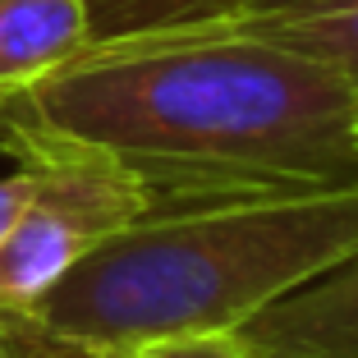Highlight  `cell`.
I'll return each instance as SVG.
<instances>
[{"mask_svg": "<svg viewBox=\"0 0 358 358\" xmlns=\"http://www.w3.org/2000/svg\"><path fill=\"white\" fill-rule=\"evenodd\" d=\"M230 10V0H87L96 37H129V32H157V28H193Z\"/></svg>", "mask_w": 358, "mask_h": 358, "instance_id": "obj_7", "label": "cell"}, {"mask_svg": "<svg viewBox=\"0 0 358 358\" xmlns=\"http://www.w3.org/2000/svg\"><path fill=\"white\" fill-rule=\"evenodd\" d=\"M234 336L262 358H358V253L275 299Z\"/></svg>", "mask_w": 358, "mask_h": 358, "instance_id": "obj_4", "label": "cell"}, {"mask_svg": "<svg viewBox=\"0 0 358 358\" xmlns=\"http://www.w3.org/2000/svg\"><path fill=\"white\" fill-rule=\"evenodd\" d=\"M0 152H87L157 202L340 189L358 184V92L230 23L96 37L0 96Z\"/></svg>", "mask_w": 358, "mask_h": 358, "instance_id": "obj_1", "label": "cell"}, {"mask_svg": "<svg viewBox=\"0 0 358 358\" xmlns=\"http://www.w3.org/2000/svg\"><path fill=\"white\" fill-rule=\"evenodd\" d=\"M28 189H32V166L28 161H19V170H10V175H0V239H5V230L14 225Z\"/></svg>", "mask_w": 358, "mask_h": 358, "instance_id": "obj_9", "label": "cell"}, {"mask_svg": "<svg viewBox=\"0 0 358 358\" xmlns=\"http://www.w3.org/2000/svg\"><path fill=\"white\" fill-rule=\"evenodd\" d=\"M0 358H28V349L19 345V336L10 331V322L0 317Z\"/></svg>", "mask_w": 358, "mask_h": 358, "instance_id": "obj_10", "label": "cell"}, {"mask_svg": "<svg viewBox=\"0 0 358 358\" xmlns=\"http://www.w3.org/2000/svg\"><path fill=\"white\" fill-rule=\"evenodd\" d=\"M207 23H230L266 42L299 51L308 60L327 64L358 92V0H308L285 10H230Z\"/></svg>", "mask_w": 358, "mask_h": 358, "instance_id": "obj_6", "label": "cell"}, {"mask_svg": "<svg viewBox=\"0 0 358 358\" xmlns=\"http://www.w3.org/2000/svg\"><path fill=\"white\" fill-rule=\"evenodd\" d=\"M358 253V184L152 202L78 257L10 331L28 358H110L170 336L239 331Z\"/></svg>", "mask_w": 358, "mask_h": 358, "instance_id": "obj_2", "label": "cell"}, {"mask_svg": "<svg viewBox=\"0 0 358 358\" xmlns=\"http://www.w3.org/2000/svg\"><path fill=\"white\" fill-rule=\"evenodd\" d=\"M87 42V0H0V96L37 83Z\"/></svg>", "mask_w": 358, "mask_h": 358, "instance_id": "obj_5", "label": "cell"}, {"mask_svg": "<svg viewBox=\"0 0 358 358\" xmlns=\"http://www.w3.org/2000/svg\"><path fill=\"white\" fill-rule=\"evenodd\" d=\"M32 189L0 239V317L19 322L78 257L152 207V189L87 152L28 157Z\"/></svg>", "mask_w": 358, "mask_h": 358, "instance_id": "obj_3", "label": "cell"}, {"mask_svg": "<svg viewBox=\"0 0 358 358\" xmlns=\"http://www.w3.org/2000/svg\"><path fill=\"white\" fill-rule=\"evenodd\" d=\"M285 5H308V0H230V10H285ZM216 19H221V14H216Z\"/></svg>", "mask_w": 358, "mask_h": 358, "instance_id": "obj_11", "label": "cell"}, {"mask_svg": "<svg viewBox=\"0 0 358 358\" xmlns=\"http://www.w3.org/2000/svg\"><path fill=\"white\" fill-rule=\"evenodd\" d=\"M110 358H262L248 340H239L234 331H207V336H170L152 340V345L124 349Z\"/></svg>", "mask_w": 358, "mask_h": 358, "instance_id": "obj_8", "label": "cell"}]
</instances>
